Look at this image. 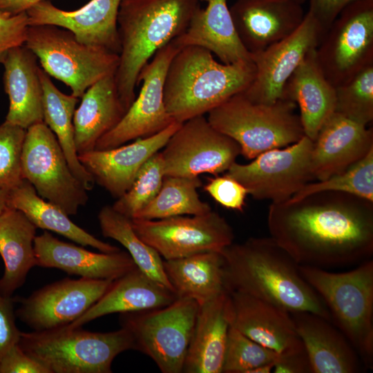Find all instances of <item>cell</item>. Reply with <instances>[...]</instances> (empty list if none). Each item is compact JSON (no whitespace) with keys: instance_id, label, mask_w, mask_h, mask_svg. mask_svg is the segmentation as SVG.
I'll use <instances>...</instances> for the list:
<instances>
[{"instance_id":"1","label":"cell","mask_w":373,"mask_h":373,"mask_svg":"<svg viewBox=\"0 0 373 373\" xmlns=\"http://www.w3.org/2000/svg\"><path fill=\"white\" fill-rule=\"evenodd\" d=\"M267 227L300 265L343 267L373 254V202L350 193L323 191L271 202Z\"/></svg>"},{"instance_id":"2","label":"cell","mask_w":373,"mask_h":373,"mask_svg":"<svg viewBox=\"0 0 373 373\" xmlns=\"http://www.w3.org/2000/svg\"><path fill=\"white\" fill-rule=\"evenodd\" d=\"M220 253L227 291L249 294L289 313H314L331 322L327 307L302 276L299 265L271 237L233 242Z\"/></svg>"},{"instance_id":"3","label":"cell","mask_w":373,"mask_h":373,"mask_svg":"<svg viewBox=\"0 0 373 373\" xmlns=\"http://www.w3.org/2000/svg\"><path fill=\"white\" fill-rule=\"evenodd\" d=\"M200 0H122L117 15L119 61L115 73L127 111L136 96L139 73L161 48L184 32Z\"/></svg>"},{"instance_id":"4","label":"cell","mask_w":373,"mask_h":373,"mask_svg":"<svg viewBox=\"0 0 373 373\" xmlns=\"http://www.w3.org/2000/svg\"><path fill=\"white\" fill-rule=\"evenodd\" d=\"M251 60L226 64L217 61L209 50L197 46L180 49L173 57L164 84V102L177 122L204 115L231 97L243 92L253 82Z\"/></svg>"},{"instance_id":"5","label":"cell","mask_w":373,"mask_h":373,"mask_svg":"<svg viewBox=\"0 0 373 373\" xmlns=\"http://www.w3.org/2000/svg\"><path fill=\"white\" fill-rule=\"evenodd\" d=\"M307 282L324 302L331 322L346 337L363 365L373 366V260L350 271L331 272L300 265Z\"/></svg>"},{"instance_id":"6","label":"cell","mask_w":373,"mask_h":373,"mask_svg":"<svg viewBox=\"0 0 373 373\" xmlns=\"http://www.w3.org/2000/svg\"><path fill=\"white\" fill-rule=\"evenodd\" d=\"M296 104L279 99L256 103L238 93L211 110L207 117L219 132L235 140L240 154L253 160L262 153L298 142L304 135Z\"/></svg>"},{"instance_id":"7","label":"cell","mask_w":373,"mask_h":373,"mask_svg":"<svg viewBox=\"0 0 373 373\" xmlns=\"http://www.w3.org/2000/svg\"><path fill=\"white\" fill-rule=\"evenodd\" d=\"M18 344L50 373H111L115 358L133 350V338L122 327L113 332H95L66 325L21 332Z\"/></svg>"},{"instance_id":"8","label":"cell","mask_w":373,"mask_h":373,"mask_svg":"<svg viewBox=\"0 0 373 373\" xmlns=\"http://www.w3.org/2000/svg\"><path fill=\"white\" fill-rule=\"evenodd\" d=\"M24 45L42 69L70 87L77 98L104 77L115 74L119 61V54L82 43L71 31L54 25L29 26Z\"/></svg>"},{"instance_id":"9","label":"cell","mask_w":373,"mask_h":373,"mask_svg":"<svg viewBox=\"0 0 373 373\" xmlns=\"http://www.w3.org/2000/svg\"><path fill=\"white\" fill-rule=\"evenodd\" d=\"M199 305L177 298L153 309L120 314L122 328L133 341V350L150 357L162 373H182Z\"/></svg>"},{"instance_id":"10","label":"cell","mask_w":373,"mask_h":373,"mask_svg":"<svg viewBox=\"0 0 373 373\" xmlns=\"http://www.w3.org/2000/svg\"><path fill=\"white\" fill-rule=\"evenodd\" d=\"M21 169L40 197L68 216L87 203L88 190L73 173L55 135L44 122L26 129Z\"/></svg>"},{"instance_id":"11","label":"cell","mask_w":373,"mask_h":373,"mask_svg":"<svg viewBox=\"0 0 373 373\" xmlns=\"http://www.w3.org/2000/svg\"><path fill=\"white\" fill-rule=\"evenodd\" d=\"M315 55L334 88L373 64V0H357L345 7L323 36Z\"/></svg>"},{"instance_id":"12","label":"cell","mask_w":373,"mask_h":373,"mask_svg":"<svg viewBox=\"0 0 373 373\" xmlns=\"http://www.w3.org/2000/svg\"><path fill=\"white\" fill-rule=\"evenodd\" d=\"M313 143L304 135L284 149L262 153L250 163L235 162L225 174L242 184L256 200L286 201L314 180L311 169Z\"/></svg>"},{"instance_id":"13","label":"cell","mask_w":373,"mask_h":373,"mask_svg":"<svg viewBox=\"0 0 373 373\" xmlns=\"http://www.w3.org/2000/svg\"><path fill=\"white\" fill-rule=\"evenodd\" d=\"M163 149L164 176L218 175L240 154L238 144L213 128L204 115L182 123Z\"/></svg>"},{"instance_id":"14","label":"cell","mask_w":373,"mask_h":373,"mask_svg":"<svg viewBox=\"0 0 373 373\" xmlns=\"http://www.w3.org/2000/svg\"><path fill=\"white\" fill-rule=\"evenodd\" d=\"M173 40L158 50L139 73L137 97L119 122L96 143L95 149L119 146L139 138L153 135L175 122L164 102V84L169 66L180 50Z\"/></svg>"},{"instance_id":"15","label":"cell","mask_w":373,"mask_h":373,"mask_svg":"<svg viewBox=\"0 0 373 373\" xmlns=\"http://www.w3.org/2000/svg\"><path fill=\"white\" fill-rule=\"evenodd\" d=\"M137 236L164 260L176 259L206 251H220L233 242L231 226L218 213L191 217L131 219Z\"/></svg>"},{"instance_id":"16","label":"cell","mask_w":373,"mask_h":373,"mask_svg":"<svg viewBox=\"0 0 373 373\" xmlns=\"http://www.w3.org/2000/svg\"><path fill=\"white\" fill-rule=\"evenodd\" d=\"M113 281L66 278L52 283L20 299L16 316L33 331L68 325L93 306Z\"/></svg>"},{"instance_id":"17","label":"cell","mask_w":373,"mask_h":373,"mask_svg":"<svg viewBox=\"0 0 373 373\" xmlns=\"http://www.w3.org/2000/svg\"><path fill=\"white\" fill-rule=\"evenodd\" d=\"M324 34L318 20L307 11L293 33L251 55L256 75L243 95L256 103L273 104L281 99L287 81L307 53L316 48Z\"/></svg>"},{"instance_id":"18","label":"cell","mask_w":373,"mask_h":373,"mask_svg":"<svg viewBox=\"0 0 373 373\" xmlns=\"http://www.w3.org/2000/svg\"><path fill=\"white\" fill-rule=\"evenodd\" d=\"M181 124L174 122L163 131L132 143L79 154V160L94 182L117 199L130 189L143 164L165 146Z\"/></svg>"},{"instance_id":"19","label":"cell","mask_w":373,"mask_h":373,"mask_svg":"<svg viewBox=\"0 0 373 373\" xmlns=\"http://www.w3.org/2000/svg\"><path fill=\"white\" fill-rule=\"evenodd\" d=\"M122 0H90L75 10H64L50 1L27 12L29 26L54 25L71 31L82 43L119 54L117 15Z\"/></svg>"},{"instance_id":"20","label":"cell","mask_w":373,"mask_h":373,"mask_svg":"<svg viewBox=\"0 0 373 373\" xmlns=\"http://www.w3.org/2000/svg\"><path fill=\"white\" fill-rule=\"evenodd\" d=\"M302 6L291 0H236L229 10L241 43L254 55L298 28L305 14Z\"/></svg>"},{"instance_id":"21","label":"cell","mask_w":373,"mask_h":373,"mask_svg":"<svg viewBox=\"0 0 373 373\" xmlns=\"http://www.w3.org/2000/svg\"><path fill=\"white\" fill-rule=\"evenodd\" d=\"M228 291L232 326L278 356L305 352L289 312L249 294Z\"/></svg>"},{"instance_id":"22","label":"cell","mask_w":373,"mask_h":373,"mask_svg":"<svg viewBox=\"0 0 373 373\" xmlns=\"http://www.w3.org/2000/svg\"><path fill=\"white\" fill-rule=\"evenodd\" d=\"M334 112L314 140L311 169L314 180L338 174L364 157L373 149V131Z\"/></svg>"},{"instance_id":"23","label":"cell","mask_w":373,"mask_h":373,"mask_svg":"<svg viewBox=\"0 0 373 373\" xmlns=\"http://www.w3.org/2000/svg\"><path fill=\"white\" fill-rule=\"evenodd\" d=\"M37 266L81 278L115 280L137 267L127 251L95 253L61 241L48 231L34 241Z\"/></svg>"},{"instance_id":"24","label":"cell","mask_w":373,"mask_h":373,"mask_svg":"<svg viewBox=\"0 0 373 373\" xmlns=\"http://www.w3.org/2000/svg\"><path fill=\"white\" fill-rule=\"evenodd\" d=\"M290 314L307 356L311 373L361 371L363 363L358 354L332 322L307 312Z\"/></svg>"},{"instance_id":"25","label":"cell","mask_w":373,"mask_h":373,"mask_svg":"<svg viewBox=\"0 0 373 373\" xmlns=\"http://www.w3.org/2000/svg\"><path fill=\"white\" fill-rule=\"evenodd\" d=\"M231 321L228 291L199 305L182 372H222Z\"/></svg>"},{"instance_id":"26","label":"cell","mask_w":373,"mask_h":373,"mask_svg":"<svg viewBox=\"0 0 373 373\" xmlns=\"http://www.w3.org/2000/svg\"><path fill=\"white\" fill-rule=\"evenodd\" d=\"M2 64L3 88L10 102L5 121L24 129L43 122L37 57L23 44L12 48Z\"/></svg>"},{"instance_id":"27","label":"cell","mask_w":373,"mask_h":373,"mask_svg":"<svg viewBox=\"0 0 373 373\" xmlns=\"http://www.w3.org/2000/svg\"><path fill=\"white\" fill-rule=\"evenodd\" d=\"M176 294L138 267L115 280L106 292L84 314L66 325L82 327L99 317L113 314L149 310L166 306Z\"/></svg>"},{"instance_id":"28","label":"cell","mask_w":373,"mask_h":373,"mask_svg":"<svg viewBox=\"0 0 373 373\" xmlns=\"http://www.w3.org/2000/svg\"><path fill=\"white\" fill-rule=\"evenodd\" d=\"M207 3L193 16L183 34L173 41L182 48L187 46L204 48L222 63L229 64L251 60L241 43L233 24L227 0H200Z\"/></svg>"},{"instance_id":"29","label":"cell","mask_w":373,"mask_h":373,"mask_svg":"<svg viewBox=\"0 0 373 373\" xmlns=\"http://www.w3.org/2000/svg\"><path fill=\"white\" fill-rule=\"evenodd\" d=\"M310 51L295 69L283 90L282 99L298 104L304 134L314 140L335 111V88L326 79Z\"/></svg>"},{"instance_id":"30","label":"cell","mask_w":373,"mask_h":373,"mask_svg":"<svg viewBox=\"0 0 373 373\" xmlns=\"http://www.w3.org/2000/svg\"><path fill=\"white\" fill-rule=\"evenodd\" d=\"M81 99L73 116L78 155L94 150L97 142L112 130L126 112L118 95L115 74L93 84Z\"/></svg>"},{"instance_id":"31","label":"cell","mask_w":373,"mask_h":373,"mask_svg":"<svg viewBox=\"0 0 373 373\" xmlns=\"http://www.w3.org/2000/svg\"><path fill=\"white\" fill-rule=\"evenodd\" d=\"M36 226L19 210L7 207L0 214V256L4 271L0 291L12 296L37 266L34 247Z\"/></svg>"},{"instance_id":"32","label":"cell","mask_w":373,"mask_h":373,"mask_svg":"<svg viewBox=\"0 0 373 373\" xmlns=\"http://www.w3.org/2000/svg\"><path fill=\"white\" fill-rule=\"evenodd\" d=\"M163 266L178 298L192 299L201 305L227 291L220 251L163 260Z\"/></svg>"},{"instance_id":"33","label":"cell","mask_w":373,"mask_h":373,"mask_svg":"<svg viewBox=\"0 0 373 373\" xmlns=\"http://www.w3.org/2000/svg\"><path fill=\"white\" fill-rule=\"evenodd\" d=\"M7 207L23 212L37 228L55 232L82 246H90L104 253L120 251L73 222L60 208L40 197L25 179L8 191Z\"/></svg>"},{"instance_id":"34","label":"cell","mask_w":373,"mask_h":373,"mask_svg":"<svg viewBox=\"0 0 373 373\" xmlns=\"http://www.w3.org/2000/svg\"><path fill=\"white\" fill-rule=\"evenodd\" d=\"M44 122L54 133L74 175L90 190L94 180L80 163L75 143L73 116L78 98L61 92L41 68Z\"/></svg>"},{"instance_id":"35","label":"cell","mask_w":373,"mask_h":373,"mask_svg":"<svg viewBox=\"0 0 373 373\" xmlns=\"http://www.w3.org/2000/svg\"><path fill=\"white\" fill-rule=\"evenodd\" d=\"M97 217L104 237L120 243L142 271L174 292L164 272L162 258L137 236L130 218L116 211L110 205L103 207Z\"/></svg>"},{"instance_id":"36","label":"cell","mask_w":373,"mask_h":373,"mask_svg":"<svg viewBox=\"0 0 373 373\" xmlns=\"http://www.w3.org/2000/svg\"><path fill=\"white\" fill-rule=\"evenodd\" d=\"M201 185L198 177L164 176L157 195L134 218L157 220L207 213L212 209L200 198L198 189Z\"/></svg>"},{"instance_id":"37","label":"cell","mask_w":373,"mask_h":373,"mask_svg":"<svg viewBox=\"0 0 373 373\" xmlns=\"http://www.w3.org/2000/svg\"><path fill=\"white\" fill-rule=\"evenodd\" d=\"M323 191L344 192L373 202V149L345 171L326 180L306 184L289 200Z\"/></svg>"},{"instance_id":"38","label":"cell","mask_w":373,"mask_h":373,"mask_svg":"<svg viewBox=\"0 0 373 373\" xmlns=\"http://www.w3.org/2000/svg\"><path fill=\"white\" fill-rule=\"evenodd\" d=\"M335 111L367 126L373 120V64L335 87Z\"/></svg>"},{"instance_id":"39","label":"cell","mask_w":373,"mask_h":373,"mask_svg":"<svg viewBox=\"0 0 373 373\" xmlns=\"http://www.w3.org/2000/svg\"><path fill=\"white\" fill-rule=\"evenodd\" d=\"M164 178L162 153L158 151L143 164L130 189L112 207L126 217L134 218L157 195Z\"/></svg>"},{"instance_id":"40","label":"cell","mask_w":373,"mask_h":373,"mask_svg":"<svg viewBox=\"0 0 373 373\" xmlns=\"http://www.w3.org/2000/svg\"><path fill=\"white\" fill-rule=\"evenodd\" d=\"M278 357L275 352L254 341L231 325L222 372L248 373L257 366L275 362Z\"/></svg>"},{"instance_id":"41","label":"cell","mask_w":373,"mask_h":373,"mask_svg":"<svg viewBox=\"0 0 373 373\" xmlns=\"http://www.w3.org/2000/svg\"><path fill=\"white\" fill-rule=\"evenodd\" d=\"M26 133L6 121L0 125V189L10 191L24 180L21 154Z\"/></svg>"},{"instance_id":"42","label":"cell","mask_w":373,"mask_h":373,"mask_svg":"<svg viewBox=\"0 0 373 373\" xmlns=\"http://www.w3.org/2000/svg\"><path fill=\"white\" fill-rule=\"evenodd\" d=\"M204 190L222 207L243 211L248 191L242 184L227 174L209 179L204 186Z\"/></svg>"},{"instance_id":"43","label":"cell","mask_w":373,"mask_h":373,"mask_svg":"<svg viewBox=\"0 0 373 373\" xmlns=\"http://www.w3.org/2000/svg\"><path fill=\"white\" fill-rule=\"evenodd\" d=\"M28 15H10L0 10V64L13 48L25 44L28 28Z\"/></svg>"},{"instance_id":"44","label":"cell","mask_w":373,"mask_h":373,"mask_svg":"<svg viewBox=\"0 0 373 373\" xmlns=\"http://www.w3.org/2000/svg\"><path fill=\"white\" fill-rule=\"evenodd\" d=\"M15 300L12 296L0 291V358L20 338L21 332L15 321Z\"/></svg>"},{"instance_id":"45","label":"cell","mask_w":373,"mask_h":373,"mask_svg":"<svg viewBox=\"0 0 373 373\" xmlns=\"http://www.w3.org/2000/svg\"><path fill=\"white\" fill-rule=\"evenodd\" d=\"M0 373H50L38 361L26 353L18 343L0 358Z\"/></svg>"},{"instance_id":"46","label":"cell","mask_w":373,"mask_h":373,"mask_svg":"<svg viewBox=\"0 0 373 373\" xmlns=\"http://www.w3.org/2000/svg\"><path fill=\"white\" fill-rule=\"evenodd\" d=\"M309 12L319 22L325 33L340 12L357 0H308Z\"/></svg>"},{"instance_id":"47","label":"cell","mask_w":373,"mask_h":373,"mask_svg":"<svg viewBox=\"0 0 373 373\" xmlns=\"http://www.w3.org/2000/svg\"><path fill=\"white\" fill-rule=\"evenodd\" d=\"M272 372L274 373H311L306 352L278 356L274 363Z\"/></svg>"},{"instance_id":"48","label":"cell","mask_w":373,"mask_h":373,"mask_svg":"<svg viewBox=\"0 0 373 373\" xmlns=\"http://www.w3.org/2000/svg\"><path fill=\"white\" fill-rule=\"evenodd\" d=\"M49 0H0V10L10 15L26 12L36 4Z\"/></svg>"},{"instance_id":"49","label":"cell","mask_w":373,"mask_h":373,"mask_svg":"<svg viewBox=\"0 0 373 373\" xmlns=\"http://www.w3.org/2000/svg\"><path fill=\"white\" fill-rule=\"evenodd\" d=\"M275 362L269 363L257 366L248 372V373H270L273 371Z\"/></svg>"},{"instance_id":"50","label":"cell","mask_w":373,"mask_h":373,"mask_svg":"<svg viewBox=\"0 0 373 373\" xmlns=\"http://www.w3.org/2000/svg\"><path fill=\"white\" fill-rule=\"evenodd\" d=\"M8 191L0 189V214L7 207Z\"/></svg>"},{"instance_id":"51","label":"cell","mask_w":373,"mask_h":373,"mask_svg":"<svg viewBox=\"0 0 373 373\" xmlns=\"http://www.w3.org/2000/svg\"><path fill=\"white\" fill-rule=\"evenodd\" d=\"M291 1H296L301 5H303L307 1V0H291Z\"/></svg>"}]
</instances>
